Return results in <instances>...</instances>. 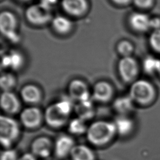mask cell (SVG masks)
<instances>
[{
	"label": "cell",
	"instance_id": "14",
	"mask_svg": "<svg viewBox=\"0 0 160 160\" xmlns=\"http://www.w3.org/2000/svg\"><path fill=\"white\" fill-rule=\"evenodd\" d=\"M61 6L66 12L73 16H81L88 9L87 0H62Z\"/></svg>",
	"mask_w": 160,
	"mask_h": 160
},
{
	"label": "cell",
	"instance_id": "9",
	"mask_svg": "<svg viewBox=\"0 0 160 160\" xmlns=\"http://www.w3.org/2000/svg\"><path fill=\"white\" fill-rule=\"evenodd\" d=\"M68 93V95L77 102L92 98L86 82L78 79H73L69 82Z\"/></svg>",
	"mask_w": 160,
	"mask_h": 160
},
{
	"label": "cell",
	"instance_id": "17",
	"mask_svg": "<svg viewBox=\"0 0 160 160\" xmlns=\"http://www.w3.org/2000/svg\"><path fill=\"white\" fill-rule=\"evenodd\" d=\"M92 99V98H91L77 102L74 109L77 114V117L86 121L93 118L95 114V109Z\"/></svg>",
	"mask_w": 160,
	"mask_h": 160
},
{
	"label": "cell",
	"instance_id": "7",
	"mask_svg": "<svg viewBox=\"0 0 160 160\" xmlns=\"http://www.w3.org/2000/svg\"><path fill=\"white\" fill-rule=\"evenodd\" d=\"M42 118L41 111L34 106L24 109L20 114V120L22 124L29 129L38 127L41 124Z\"/></svg>",
	"mask_w": 160,
	"mask_h": 160
},
{
	"label": "cell",
	"instance_id": "29",
	"mask_svg": "<svg viewBox=\"0 0 160 160\" xmlns=\"http://www.w3.org/2000/svg\"><path fill=\"white\" fill-rule=\"evenodd\" d=\"M134 4L140 8H150L152 3L153 0H132Z\"/></svg>",
	"mask_w": 160,
	"mask_h": 160
},
{
	"label": "cell",
	"instance_id": "30",
	"mask_svg": "<svg viewBox=\"0 0 160 160\" xmlns=\"http://www.w3.org/2000/svg\"><path fill=\"white\" fill-rule=\"evenodd\" d=\"M58 0H39V4L46 7L49 9H52V8L56 4Z\"/></svg>",
	"mask_w": 160,
	"mask_h": 160
},
{
	"label": "cell",
	"instance_id": "25",
	"mask_svg": "<svg viewBox=\"0 0 160 160\" xmlns=\"http://www.w3.org/2000/svg\"><path fill=\"white\" fill-rule=\"evenodd\" d=\"M159 62V59H156L152 56L146 57L142 62V68L144 72L148 74H152L158 72Z\"/></svg>",
	"mask_w": 160,
	"mask_h": 160
},
{
	"label": "cell",
	"instance_id": "16",
	"mask_svg": "<svg viewBox=\"0 0 160 160\" xmlns=\"http://www.w3.org/2000/svg\"><path fill=\"white\" fill-rule=\"evenodd\" d=\"M130 26L136 31L144 32L151 28V18L142 12H133L129 18Z\"/></svg>",
	"mask_w": 160,
	"mask_h": 160
},
{
	"label": "cell",
	"instance_id": "6",
	"mask_svg": "<svg viewBox=\"0 0 160 160\" xmlns=\"http://www.w3.org/2000/svg\"><path fill=\"white\" fill-rule=\"evenodd\" d=\"M121 78L126 82H134L138 73V65L136 61L131 56L122 57L118 65Z\"/></svg>",
	"mask_w": 160,
	"mask_h": 160
},
{
	"label": "cell",
	"instance_id": "10",
	"mask_svg": "<svg viewBox=\"0 0 160 160\" xmlns=\"http://www.w3.org/2000/svg\"><path fill=\"white\" fill-rule=\"evenodd\" d=\"M113 92L112 86L109 82L106 81H100L93 86L92 98L98 102H106L112 98Z\"/></svg>",
	"mask_w": 160,
	"mask_h": 160
},
{
	"label": "cell",
	"instance_id": "26",
	"mask_svg": "<svg viewBox=\"0 0 160 160\" xmlns=\"http://www.w3.org/2000/svg\"><path fill=\"white\" fill-rule=\"evenodd\" d=\"M117 49L118 52L123 57L130 56L131 54L133 51V46L129 41L127 40H122L118 43Z\"/></svg>",
	"mask_w": 160,
	"mask_h": 160
},
{
	"label": "cell",
	"instance_id": "33",
	"mask_svg": "<svg viewBox=\"0 0 160 160\" xmlns=\"http://www.w3.org/2000/svg\"><path fill=\"white\" fill-rule=\"evenodd\" d=\"M114 2L119 5H126L132 0H112Z\"/></svg>",
	"mask_w": 160,
	"mask_h": 160
},
{
	"label": "cell",
	"instance_id": "4",
	"mask_svg": "<svg viewBox=\"0 0 160 160\" xmlns=\"http://www.w3.org/2000/svg\"><path fill=\"white\" fill-rule=\"evenodd\" d=\"M26 17L29 22L36 26L45 24L52 19L51 10L39 3L28 7L26 11Z\"/></svg>",
	"mask_w": 160,
	"mask_h": 160
},
{
	"label": "cell",
	"instance_id": "34",
	"mask_svg": "<svg viewBox=\"0 0 160 160\" xmlns=\"http://www.w3.org/2000/svg\"><path fill=\"white\" fill-rule=\"evenodd\" d=\"M159 76H160V59H159V66H158V72H157Z\"/></svg>",
	"mask_w": 160,
	"mask_h": 160
},
{
	"label": "cell",
	"instance_id": "5",
	"mask_svg": "<svg viewBox=\"0 0 160 160\" xmlns=\"http://www.w3.org/2000/svg\"><path fill=\"white\" fill-rule=\"evenodd\" d=\"M17 19L11 12L6 11L0 16V29L2 34L11 41L16 42L19 40V36L16 32Z\"/></svg>",
	"mask_w": 160,
	"mask_h": 160
},
{
	"label": "cell",
	"instance_id": "27",
	"mask_svg": "<svg viewBox=\"0 0 160 160\" xmlns=\"http://www.w3.org/2000/svg\"><path fill=\"white\" fill-rule=\"evenodd\" d=\"M151 47L156 52H160V29L154 30L149 37Z\"/></svg>",
	"mask_w": 160,
	"mask_h": 160
},
{
	"label": "cell",
	"instance_id": "21",
	"mask_svg": "<svg viewBox=\"0 0 160 160\" xmlns=\"http://www.w3.org/2000/svg\"><path fill=\"white\" fill-rule=\"evenodd\" d=\"M70 156L72 160H95V154L93 151L84 144L75 145Z\"/></svg>",
	"mask_w": 160,
	"mask_h": 160
},
{
	"label": "cell",
	"instance_id": "28",
	"mask_svg": "<svg viewBox=\"0 0 160 160\" xmlns=\"http://www.w3.org/2000/svg\"><path fill=\"white\" fill-rule=\"evenodd\" d=\"M17 152L12 149H6L2 152L1 160H18Z\"/></svg>",
	"mask_w": 160,
	"mask_h": 160
},
{
	"label": "cell",
	"instance_id": "13",
	"mask_svg": "<svg viewBox=\"0 0 160 160\" xmlns=\"http://www.w3.org/2000/svg\"><path fill=\"white\" fill-rule=\"evenodd\" d=\"M1 106L2 110L10 114L17 113L21 107L20 101L11 91H3L1 96Z\"/></svg>",
	"mask_w": 160,
	"mask_h": 160
},
{
	"label": "cell",
	"instance_id": "32",
	"mask_svg": "<svg viewBox=\"0 0 160 160\" xmlns=\"http://www.w3.org/2000/svg\"><path fill=\"white\" fill-rule=\"evenodd\" d=\"M18 160H36V158L32 153H25L21 156Z\"/></svg>",
	"mask_w": 160,
	"mask_h": 160
},
{
	"label": "cell",
	"instance_id": "15",
	"mask_svg": "<svg viewBox=\"0 0 160 160\" xmlns=\"http://www.w3.org/2000/svg\"><path fill=\"white\" fill-rule=\"evenodd\" d=\"M23 64V55L18 50H11L2 56L1 67L3 68H11L16 71L21 69Z\"/></svg>",
	"mask_w": 160,
	"mask_h": 160
},
{
	"label": "cell",
	"instance_id": "3",
	"mask_svg": "<svg viewBox=\"0 0 160 160\" xmlns=\"http://www.w3.org/2000/svg\"><path fill=\"white\" fill-rule=\"evenodd\" d=\"M20 134V128L18 122L13 118L1 116L0 118V138L3 147L6 149L9 148Z\"/></svg>",
	"mask_w": 160,
	"mask_h": 160
},
{
	"label": "cell",
	"instance_id": "1",
	"mask_svg": "<svg viewBox=\"0 0 160 160\" xmlns=\"http://www.w3.org/2000/svg\"><path fill=\"white\" fill-rule=\"evenodd\" d=\"M86 134L87 139L91 144L102 146L111 142L117 133L113 122L101 120L92 122Z\"/></svg>",
	"mask_w": 160,
	"mask_h": 160
},
{
	"label": "cell",
	"instance_id": "23",
	"mask_svg": "<svg viewBox=\"0 0 160 160\" xmlns=\"http://www.w3.org/2000/svg\"><path fill=\"white\" fill-rule=\"evenodd\" d=\"M86 121L77 117L71 119L68 124V131L72 134L81 135L86 133L88 126Z\"/></svg>",
	"mask_w": 160,
	"mask_h": 160
},
{
	"label": "cell",
	"instance_id": "22",
	"mask_svg": "<svg viewBox=\"0 0 160 160\" xmlns=\"http://www.w3.org/2000/svg\"><path fill=\"white\" fill-rule=\"evenodd\" d=\"M52 27L59 34H65L71 31L72 28V21L66 16H56L51 20Z\"/></svg>",
	"mask_w": 160,
	"mask_h": 160
},
{
	"label": "cell",
	"instance_id": "8",
	"mask_svg": "<svg viewBox=\"0 0 160 160\" xmlns=\"http://www.w3.org/2000/svg\"><path fill=\"white\" fill-rule=\"evenodd\" d=\"M44 116L47 124L54 128L63 126L67 123L69 119V116L63 114L54 103L46 108Z\"/></svg>",
	"mask_w": 160,
	"mask_h": 160
},
{
	"label": "cell",
	"instance_id": "20",
	"mask_svg": "<svg viewBox=\"0 0 160 160\" xmlns=\"http://www.w3.org/2000/svg\"><path fill=\"white\" fill-rule=\"evenodd\" d=\"M113 122L116 133L122 136L130 134L134 128V122L128 115H118Z\"/></svg>",
	"mask_w": 160,
	"mask_h": 160
},
{
	"label": "cell",
	"instance_id": "2",
	"mask_svg": "<svg viewBox=\"0 0 160 160\" xmlns=\"http://www.w3.org/2000/svg\"><path fill=\"white\" fill-rule=\"evenodd\" d=\"M134 102L145 105L150 103L154 98L155 89L147 80L139 79L132 82L129 94Z\"/></svg>",
	"mask_w": 160,
	"mask_h": 160
},
{
	"label": "cell",
	"instance_id": "11",
	"mask_svg": "<svg viewBox=\"0 0 160 160\" xmlns=\"http://www.w3.org/2000/svg\"><path fill=\"white\" fill-rule=\"evenodd\" d=\"M76 144L74 139L68 135H61L56 140L54 150L58 158H64L70 154Z\"/></svg>",
	"mask_w": 160,
	"mask_h": 160
},
{
	"label": "cell",
	"instance_id": "31",
	"mask_svg": "<svg viewBox=\"0 0 160 160\" xmlns=\"http://www.w3.org/2000/svg\"><path fill=\"white\" fill-rule=\"evenodd\" d=\"M151 28L154 29V30L160 29V18H151Z\"/></svg>",
	"mask_w": 160,
	"mask_h": 160
},
{
	"label": "cell",
	"instance_id": "35",
	"mask_svg": "<svg viewBox=\"0 0 160 160\" xmlns=\"http://www.w3.org/2000/svg\"><path fill=\"white\" fill-rule=\"evenodd\" d=\"M21 1H30V0H21Z\"/></svg>",
	"mask_w": 160,
	"mask_h": 160
},
{
	"label": "cell",
	"instance_id": "24",
	"mask_svg": "<svg viewBox=\"0 0 160 160\" xmlns=\"http://www.w3.org/2000/svg\"><path fill=\"white\" fill-rule=\"evenodd\" d=\"M16 85L15 77L11 73H4L0 79V86L3 91H11Z\"/></svg>",
	"mask_w": 160,
	"mask_h": 160
},
{
	"label": "cell",
	"instance_id": "12",
	"mask_svg": "<svg viewBox=\"0 0 160 160\" xmlns=\"http://www.w3.org/2000/svg\"><path fill=\"white\" fill-rule=\"evenodd\" d=\"M52 144L51 140L45 136L36 138L31 146V153L36 157L41 158H48L52 151Z\"/></svg>",
	"mask_w": 160,
	"mask_h": 160
},
{
	"label": "cell",
	"instance_id": "18",
	"mask_svg": "<svg viewBox=\"0 0 160 160\" xmlns=\"http://www.w3.org/2000/svg\"><path fill=\"white\" fill-rule=\"evenodd\" d=\"M21 97L25 102L35 104L41 101L42 92L37 86L27 84L22 88L21 90Z\"/></svg>",
	"mask_w": 160,
	"mask_h": 160
},
{
	"label": "cell",
	"instance_id": "19",
	"mask_svg": "<svg viewBox=\"0 0 160 160\" xmlns=\"http://www.w3.org/2000/svg\"><path fill=\"white\" fill-rule=\"evenodd\" d=\"M134 101L129 95L116 98L112 103L114 111L119 115H128L133 109Z\"/></svg>",
	"mask_w": 160,
	"mask_h": 160
}]
</instances>
